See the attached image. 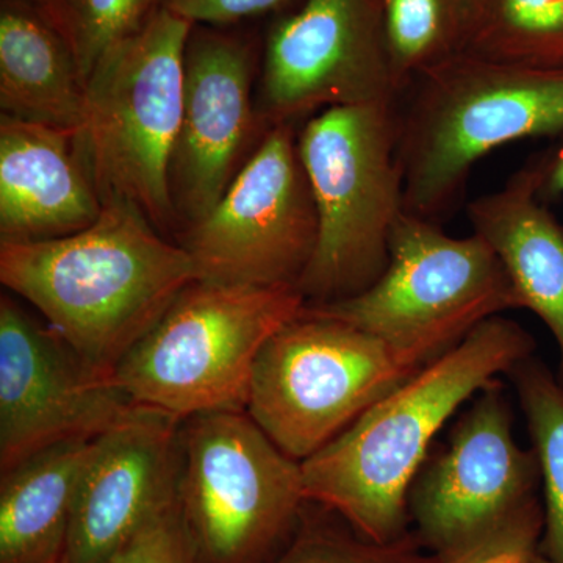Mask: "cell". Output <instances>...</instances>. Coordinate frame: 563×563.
<instances>
[{
	"instance_id": "obj_15",
	"label": "cell",
	"mask_w": 563,
	"mask_h": 563,
	"mask_svg": "<svg viewBox=\"0 0 563 563\" xmlns=\"http://www.w3.org/2000/svg\"><path fill=\"white\" fill-rule=\"evenodd\" d=\"M154 407L92 440L74 493L63 563H103L179 498L177 426Z\"/></svg>"
},
{
	"instance_id": "obj_30",
	"label": "cell",
	"mask_w": 563,
	"mask_h": 563,
	"mask_svg": "<svg viewBox=\"0 0 563 563\" xmlns=\"http://www.w3.org/2000/svg\"><path fill=\"white\" fill-rule=\"evenodd\" d=\"M526 563H551L548 562L547 559L543 558L542 554L539 553V550L536 553L529 555L528 561Z\"/></svg>"
},
{
	"instance_id": "obj_21",
	"label": "cell",
	"mask_w": 563,
	"mask_h": 563,
	"mask_svg": "<svg viewBox=\"0 0 563 563\" xmlns=\"http://www.w3.org/2000/svg\"><path fill=\"white\" fill-rule=\"evenodd\" d=\"M376 9L398 99L426 73L465 54L455 46L451 0H379Z\"/></svg>"
},
{
	"instance_id": "obj_8",
	"label": "cell",
	"mask_w": 563,
	"mask_h": 563,
	"mask_svg": "<svg viewBox=\"0 0 563 563\" xmlns=\"http://www.w3.org/2000/svg\"><path fill=\"white\" fill-rule=\"evenodd\" d=\"M435 358L302 310L258 354L246 413L302 462Z\"/></svg>"
},
{
	"instance_id": "obj_27",
	"label": "cell",
	"mask_w": 563,
	"mask_h": 563,
	"mask_svg": "<svg viewBox=\"0 0 563 563\" xmlns=\"http://www.w3.org/2000/svg\"><path fill=\"white\" fill-rule=\"evenodd\" d=\"M539 181V191L544 201L563 196V136L550 141L543 151L537 152L528 161Z\"/></svg>"
},
{
	"instance_id": "obj_16",
	"label": "cell",
	"mask_w": 563,
	"mask_h": 563,
	"mask_svg": "<svg viewBox=\"0 0 563 563\" xmlns=\"http://www.w3.org/2000/svg\"><path fill=\"white\" fill-rule=\"evenodd\" d=\"M102 207L77 129L0 117V243L84 231Z\"/></svg>"
},
{
	"instance_id": "obj_29",
	"label": "cell",
	"mask_w": 563,
	"mask_h": 563,
	"mask_svg": "<svg viewBox=\"0 0 563 563\" xmlns=\"http://www.w3.org/2000/svg\"><path fill=\"white\" fill-rule=\"evenodd\" d=\"M33 5L43 10L52 21L60 29L62 0H29ZM62 31V29H60Z\"/></svg>"
},
{
	"instance_id": "obj_2",
	"label": "cell",
	"mask_w": 563,
	"mask_h": 563,
	"mask_svg": "<svg viewBox=\"0 0 563 563\" xmlns=\"http://www.w3.org/2000/svg\"><path fill=\"white\" fill-rule=\"evenodd\" d=\"M0 280L85 361L113 373L196 274L184 246L132 203L110 201L84 231L0 243Z\"/></svg>"
},
{
	"instance_id": "obj_5",
	"label": "cell",
	"mask_w": 563,
	"mask_h": 563,
	"mask_svg": "<svg viewBox=\"0 0 563 563\" xmlns=\"http://www.w3.org/2000/svg\"><path fill=\"white\" fill-rule=\"evenodd\" d=\"M396 102L331 107L298 132L318 214L317 250L298 290L307 303L342 301L383 276L404 207Z\"/></svg>"
},
{
	"instance_id": "obj_12",
	"label": "cell",
	"mask_w": 563,
	"mask_h": 563,
	"mask_svg": "<svg viewBox=\"0 0 563 563\" xmlns=\"http://www.w3.org/2000/svg\"><path fill=\"white\" fill-rule=\"evenodd\" d=\"M113 373L85 361L13 299L0 301V468L33 454L95 440L139 412Z\"/></svg>"
},
{
	"instance_id": "obj_14",
	"label": "cell",
	"mask_w": 563,
	"mask_h": 563,
	"mask_svg": "<svg viewBox=\"0 0 563 563\" xmlns=\"http://www.w3.org/2000/svg\"><path fill=\"white\" fill-rule=\"evenodd\" d=\"M243 40L192 27L185 52L184 113L169 169L177 222L191 228L220 202L268 125Z\"/></svg>"
},
{
	"instance_id": "obj_17",
	"label": "cell",
	"mask_w": 563,
	"mask_h": 563,
	"mask_svg": "<svg viewBox=\"0 0 563 563\" xmlns=\"http://www.w3.org/2000/svg\"><path fill=\"white\" fill-rule=\"evenodd\" d=\"M539 191L528 162L498 190L468 203L473 233L503 262L520 309L544 322L559 347L558 380L563 387V224Z\"/></svg>"
},
{
	"instance_id": "obj_13",
	"label": "cell",
	"mask_w": 563,
	"mask_h": 563,
	"mask_svg": "<svg viewBox=\"0 0 563 563\" xmlns=\"http://www.w3.org/2000/svg\"><path fill=\"white\" fill-rule=\"evenodd\" d=\"M398 102L373 0H303L269 32L257 107L273 125L331 107Z\"/></svg>"
},
{
	"instance_id": "obj_22",
	"label": "cell",
	"mask_w": 563,
	"mask_h": 563,
	"mask_svg": "<svg viewBox=\"0 0 563 563\" xmlns=\"http://www.w3.org/2000/svg\"><path fill=\"white\" fill-rule=\"evenodd\" d=\"M468 52L520 65H563V0H498Z\"/></svg>"
},
{
	"instance_id": "obj_28",
	"label": "cell",
	"mask_w": 563,
	"mask_h": 563,
	"mask_svg": "<svg viewBox=\"0 0 563 563\" xmlns=\"http://www.w3.org/2000/svg\"><path fill=\"white\" fill-rule=\"evenodd\" d=\"M537 550H525V548H514V550L499 551L481 561L474 563H526L529 555L536 553Z\"/></svg>"
},
{
	"instance_id": "obj_19",
	"label": "cell",
	"mask_w": 563,
	"mask_h": 563,
	"mask_svg": "<svg viewBox=\"0 0 563 563\" xmlns=\"http://www.w3.org/2000/svg\"><path fill=\"white\" fill-rule=\"evenodd\" d=\"M92 440L46 448L2 473L0 563H60Z\"/></svg>"
},
{
	"instance_id": "obj_24",
	"label": "cell",
	"mask_w": 563,
	"mask_h": 563,
	"mask_svg": "<svg viewBox=\"0 0 563 563\" xmlns=\"http://www.w3.org/2000/svg\"><path fill=\"white\" fill-rule=\"evenodd\" d=\"M162 7V0H62L60 29L87 84L99 60L131 38Z\"/></svg>"
},
{
	"instance_id": "obj_6",
	"label": "cell",
	"mask_w": 563,
	"mask_h": 563,
	"mask_svg": "<svg viewBox=\"0 0 563 563\" xmlns=\"http://www.w3.org/2000/svg\"><path fill=\"white\" fill-rule=\"evenodd\" d=\"M192 27L161 7L135 35L103 55L85 84L79 136L102 203H132L162 232L179 224L169 169Z\"/></svg>"
},
{
	"instance_id": "obj_11",
	"label": "cell",
	"mask_w": 563,
	"mask_h": 563,
	"mask_svg": "<svg viewBox=\"0 0 563 563\" xmlns=\"http://www.w3.org/2000/svg\"><path fill=\"white\" fill-rule=\"evenodd\" d=\"M298 128L273 125L213 210L185 231L196 280L298 287L318 242L312 187Z\"/></svg>"
},
{
	"instance_id": "obj_9",
	"label": "cell",
	"mask_w": 563,
	"mask_h": 563,
	"mask_svg": "<svg viewBox=\"0 0 563 563\" xmlns=\"http://www.w3.org/2000/svg\"><path fill=\"white\" fill-rule=\"evenodd\" d=\"M514 309L517 292L490 244L476 233L448 235L439 222L404 211L383 276L361 295L306 303L303 312L439 357L481 322Z\"/></svg>"
},
{
	"instance_id": "obj_4",
	"label": "cell",
	"mask_w": 563,
	"mask_h": 563,
	"mask_svg": "<svg viewBox=\"0 0 563 563\" xmlns=\"http://www.w3.org/2000/svg\"><path fill=\"white\" fill-rule=\"evenodd\" d=\"M542 470L514 437L506 387L493 379L428 455L407 496L410 529L440 563H474L499 551L539 550Z\"/></svg>"
},
{
	"instance_id": "obj_1",
	"label": "cell",
	"mask_w": 563,
	"mask_h": 563,
	"mask_svg": "<svg viewBox=\"0 0 563 563\" xmlns=\"http://www.w3.org/2000/svg\"><path fill=\"white\" fill-rule=\"evenodd\" d=\"M533 350L531 333L501 314L477 324L301 462L307 501L340 515L373 542L401 540L412 531L410 485L437 433L463 402Z\"/></svg>"
},
{
	"instance_id": "obj_18",
	"label": "cell",
	"mask_w": 563,
	"mask_h": 563,
	"mask_svg": "<svg viewBox=\"0 0 563 563\" xmlns=\"http://www.w3.org/2000/svg\"><path fill=\"white\" fill-rule=\"evenodd\" d=\"M85 85L60 29L29 0L0 7V110L16 120L79 129Z\"/></svg>"
},
{
	"instance_id": "obj_20",
	"label": "cell",
	"mask_w": 563,
	"mask_h": 563,
	"mask_svg": "<svg viewBox=\"0 0 563 563\" xmlns=\"http://www.w3.org/2000/svg\"><path fill=\"white\" fill-rule=\"evenodd\" d=\"M520 398L543 487V532L539 553L563 563V387L540 358H525L506 374Z\"/></svg>"
},
{
	"instance_id": "obj_26",
	"label": "cell",
	"mask_w": 563,
	"mask_h": 563,
	"mask_svg": "<svg viewBox=\"0 0 563 563\" xmlns=\"http://www.w3.org/2000/svg\"><path fill=\"white\" fill-rule=\"evenodd\" d=\"M288 0H162L163 9L192 25H224L280 9Z\"/></svg>"
},
{
	"instance_id": "obj_7",
	"label": "cell",
	"mask_w": 563,
	"mask_h": 563,
	"mask_svg": "<svg viewBox=\"0 0 563 563\" xmlns=\"http://www.w3.org/2000/svg\"><path fill=\"white\" fill-rule=\"evenodd\" d=\"M306 303L296 287L195 280L125 352L114 366V383L141 406L180 420L246 412L258 354Z\"/></svg>"
},
{
	"instance_id": "obj_23",
	"label": "cell",
	"mask_w": 563,
	"mask_h": 563,
	"mask_svg": "<svg viewBox=\"0 0 563 563\" xmlns=\"http://www.w3.org/2000/svg\"><path fill=\"white\" fill-rule=\"evenodd\" d=\"M306 506L290 543L273 563H440L412 531L398 542L377 543L332 510L321 506L324 515H309Z\"/></svg>"
},
{
	"instance_id": "obj_31",
	"label": "cell",
	"mask_w": 563,
	"mask_h": 563,
	"mask_svg": "<svg viewBox=\"0 0 563 563\" xmlns=\"http://www.w3.org/2000/svg\"><path fill=\"white\" fill-rule=\"evenodd\" d=\"M60 563H63V562H60Z\"/></svg>"
},
{
	"instance_id": "obj_10",
	"label": "cell",
	"mask_w": 563,
	"mask_h": 563,
	"mask_svg": "<svg viewBox=\"0 0 563 563\" xmlns=\"http://www.w3.org/2000/svg\"><path fill=\"white\" fill-rule=\"evenodd\" d=\"M190 418L177 490L198 563L261 561L301 518V462L246 412Z\"/></svg>"
},
{
	"instance_id": "obj_3",
	"label": "cell",
	"mask_w": 563,
	"mask_h": 563,
	"mask_svg": "<svg viewBox=\"0 0 563 563\" xmlns=\"http://www.w3.org/2000/svg\"><path fill=\"white\" fill-rule=\"evenodd\" d=\"M396 128L404 207L440 224L485 155L515 141L563 136V65L465 52L404 91Z\"/></svg>"
},
{
	"instance_id": "obj_25",
	"label": "cell",
	"mask_w": 563,
	"mask_h": 563,
	"mask_svg": "<svg viewBox=\"0 0 563 563\" xmlns=\"http://www.w3.org/2000/svg\"><path fill=\"white\" fill-rule=\"evenodd\" d=\"M103 563H198L179 498Z\"/></svg>"
}]
</instances>
